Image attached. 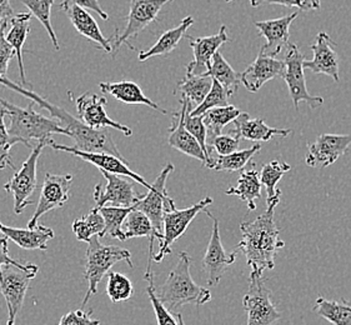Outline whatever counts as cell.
<instances>
[{
  "instance_id": "6da1fadb",
  "label": "cell",
  "mask_w": 351,
  "mask_h": 325,
  "mask_svg": "<svg viewBox=\"0 0 351 325\" xmlns=\"http://www.w3.org/2000/svg\"><path fill=\"white\" fill-rule=\"evenodd\" d=\"M275 209H267L256 219L240 224L241 241L237 250L245 255L246 263L252 269L250 274L261 276L265 270L275 268V256L285 247L280 239V230L275 224Z\"/></svg>"
},
{
  "instance_id": "7a4b0ae2",
  "label": "cell",
  "mask_w": 351,
  "mask_h": 325,
  "mask_svg": "<svg viewBox=\"0 0 351 325\" xmlns=\"http://www.w3.org/2000/svg\"><path fill=\"white\" fill-rule=\"evenodd\" d=\"M0 84L7 86L10 91L19 93L25 98L32 100L33 103L38 104L42 109L48 110L51 118L59 121L60 127L69 133V138L75 143L74 147L79 150L88 152V153H108L112 156L123 158L112 136L109 134L108 129H93L88 127L80 119L74 118L71 114L64 110L63 108L51 104L50 101L43 98L42 95L33 92L32 89L15 84L14 82H12L7 77L0 80Z\"/></svg>"
},
{
  "instance_id": "3957f363",
  "label": "cell",
  "mask_w": 351,
  "mask_h": 325,
  "mask_svg": "<svg viewBox=\"0 0 351 325\" xmlns=\"http://www.w3.org/2000/svg\"><path fill=\"white\" fill-rule=\"evenodd\" d=\"M0 106L5 108L9 117V134L15 144H24L30 147V142H49L53 134L69 136V133L60 127L59 121L54 118H45L42 114L36 113L34 106L27 108L10 104L7 100L0 98Z\"/></svg>"
},
{
  "instance_id": "277c9868",
  "label": "cell",
  "mask_w": 351,
  "mask_h": 325,
  "mask_svg": "<svg viewBox=\"0 0 351 325\" xmlns=\"http://www.w3.org/2000/svg\"><path fill=\"white\" fill-rule=\"evenodd\" d=\"M191 258L186 252L179 254L176 267L169 273L159 290L158 298L168 309H176L186 304H206L211 300L210 290L197 285L190 276Z\"/></svg>"
},
{
  "instance_id": "5b68a950",
  "label": "cell",
  "mask_w": 351,
  "mask_h": 325,
  "mask_svg": "<svg viewBox=\"0 0 351 325\" xmlns=\"http://www.w3.org/2000/svg\"><path fill=\"white\" fill-rule=\"evenodd\" d=\"M127 262L130 268H133L132 254L124 248L115 245H106L99 241V237H94L88 243V249L85 253V279L88 280V291L83 300V306L86 305L92 296L98 291L100 282L104 276L110 273V268L117 263Z\"/></svg>"
},
{
  "instance_id": "8992f818",
  "label": "cell",
  "mask_w": 351,
  "mask_h": 325,
  "mask_svg": "<svg viewBox=\"0 0 351 325\" xmlns=\"http://www.w3.org/2000/svg\"><path fill=\"white\" fill-rule=\"evenodd\" d=\"M39 268L32 263L21 265L5 264L0 268V293L8 306L7 325H15V319L23 306L29 289V283L36 278Z\"/></svg>"
},
{
  "instance_id": "52a82bcc",
  "label": "cell",
  "mask_w": 351,
  "mask_h": 325,
  "mask_svg": "<svg viewBox=\"0 0 351 325\" xmlns=\"http://www.w3.org/2000/svg\"><path fill=\"white\" fill-rule=\"evenodd\" d=\"M173 171L174 165L168 162L155 179L154 183L152 184V189L148 191V194L143 195V198L134 206L135 209L144 213L150 219L159 243L162 241L164 234V215L165 213L176 208V202L169 197L167 191V180Z\"/></svg>"
},
{
  "instance_id": "ba28073f",
  "label": "cell",
  "mask_w": 351,
  "mask_h": 325,
  "mask_svg": "<svg viewBox=\"0 0 351 325\" xmlns=\"http://www.w3.org/2000/svg\"><path fill=\"white\" fill-rule=\"evenodd\" d=\"M271 294L263 276L250 274L249 289L243 299V308L247 313L246 325H273L280 320V311L271 302Z\"/></svg>"
},
{
  "instance_id": "9c48e42d",
  "label": "cell",
  "mask_w": 351,
  "mask_h": 325,
  "mask_svg": "<svg viewBox=\"0 0 351 325\" xmlns=\"http://www.w3.org/2000/svg\"><path fill=\"white\" fill-rule=\"evenodd\" d=\"M45 147H48V143H38L32 150V154L29 156L28 159L21 164V169L15 171L13 178L4 185V189L14 198V213L18 215L24 212L28 205L33 203L30 200V195H33L38 186V162L42 156L43 149Z\"/></svg>"
},
{
  "instance_id": "30bf717a",
  "label": "cell",
  "mask_w": 351,
  "mask_h": 325,
  "mask_svg": "<svg viewBox=\"0 0 351 325\" xmlns=\"http://www.w3.org/2000/svg\"><path fill=\"white\" fill-rule=\"evenodd\" d=\"M213 204V199L210 197H205L197 204L191 205L186 209H176L165 213L164 215V234L162 241L159 243V252L154 254L153 261L156 263L162 262L167 255L171 253V245L179 238L183 237L186 232L188 226L191 221L197 218L200 212H205L208 206Z\"/></svg>"
},
{
  "instance_id": "8fae6325",
  "label": "cell",
  "mask_w": 351,
  "mask_h": 325,
  "mask_svg": "<svg viewBox=\"0 0 351 325\" xmlns=\"http://www.w3.org/2000/svg\"><path fill=\"white\" fill-rule=\"evenodd\" d=\"M205 214L213 220V230H211L210 241L206 248V252L204 255L203 270L206 274L208 285L215 287L220 283L221 278L225 273L229 270L232 264L237 261L238 250H234L232 253H228L224 249L220 238V230H219V220L211 215V213L206 209Z\"/></svg>"
},
{
  "instance_id": "7c38bea8",
  "label": "cell",
  "mask_w": 351,
  "mask_h": 325,
  "mask_svg": "<svg viewBox=\"0 0 351 325\" xmlns=\"http://www.w3.org/2000/svg\"><path fill=\"white\" fill-rule=\"evenodd\" d=\"M284 62L287 65V73H285L284 80L288 85L289 93L296 110H299V104L302 101L308 103V106L311 109L323 106V98L311 95L306 89V82L304 75L305 58L296 44H289L288 53Z\"/></svg>"
},
{
  "instance_id": "4fadbf2b",
  "label": "cell",
  "mask_w": 351,
  "mask_h": 325,
  "mask_svg": "<svg viewBox=\"0 0 351 325\" xmlns=\"http://www.w3.org/2000/svg\"><path fill=\"white\" fill-rule=\"evenodd\" d=\"M48 147L54 149L56 152H64V153H69L71 156H77L79 159L84 160V162H90L93 165H95L100 171H106L110 174L115 176H123V177L130 178L134 182L141 184L143 186H145L148 191L152 189V184H149L144 178L141 177L138 173H135L129 168V162L124 158L112 156L108 153H88V152H82L75 147H69V145H63V144H58L50 139L48 142Z\"/></svg>"
},
{
  "instance_id": "5bb4252c",
  "label": "cell",
  "mask_w": 351,
  "mask_h": 325,
  "mask_svg": "<svg viewBox=\"0 0 351 325\" xmlns=\"http://www.w3.org/2000/svg\"><path fill=\"white\" fill-rule=\"evenodd\" d=\"M73 183V176H56L48 173L43 182L40 198L36 205V212L32 219L29 220V229H36L39 226V219L44 214L59 209L71 198V185Z\"/></svg>"
},
{
  "instance_id": "9a60e30c",
  "label": "cell",
  "mask_w": 351,
  "mask_h": 325,
  "mask_svg": "<svg viewBox=\"0 0 351 325\" xmlns=\"http://www.w3.org/2000/svg\"><path fill=\"white\" fill-rule=\"evenodd\" d=\"M101 174L106 178V186L98 184L94 189V200L97 204L94 209H100L108 204L119 208H134L143 198L130 182L106 171H101Z\"/></svg>"
},
{
  "instance_id": "2e32d148",
  "label": "cell",
  "mask_w": 351,
  "mask_h": 325,
  "mask_svg": "<svg viewBox=\"0 0 351 325\" xmlns=\"http://www.w3.org/2000/svg\"><path fill=\"white\" fill-rule=\"evenodd\" d=\"M169 1L173 0H130V12L127 16V25L115 36V48H119L124 43L129 45L128 40L138 36L153 21H156L162 7L168 4Z\"/></svg>"
},
{
  "instance_id": "e0dca14e",
  "label": "cell",
  "mask_w": 351,
  "mask_h": 325,
  "mask_svg": "<svg viewBox=\"0 0 351 325\" xmlns=\"http://www.w3.org/2000/svg\"><path fill=\"white\" fill-rule=\"evenodd\" d=\"M351 145V134H320L309 144L305 162L311 168H328L344 156Z\"/></svg>"
},
{
  "instance_id": "ac0fdd59",
  "label": "cell",
  "mask_w": 351,
  "mask_h": 325,
  "mask_svg": "<svg viewBox=\"0 0 351 325\" xmlns=\"http://www.w3.org/2000/svg\"><path fill=\"white\" fill-rule=\"evenodd\" d=\"M108 100L95 93H84L77 99V113L80 115V121L93 129H108L112 128L121 132L125 136L133 134L130 128L112 121L106 114V106Z\"/></svg>"
},
{
  "instance_id": "d6986e66",
  "label": "cell",
  "mask_w": 351,
  "mask_h": 325,
  "mask_svg": "<svg viewBox=\"0 0 351 325\" xmlns=\"http://www.w3.org/2000/svg\"><path fill=\"white\" fill-rule=\"evenodd\" d=\"M285 73L287 65L284 60L269 57L260 50L256 59L240 74V79L249 92L256 93L269 80L284 79Z\"/></svg>"
},
{
  "instance_id": "ffe728a7",
  "label": "cell",
  "mask_w": 351,
  "mask_h": 325,
  "mask_svg": "<svg viewBox=\"0 0 351 325\" xmlns=\"http://www.w3.org/2000/svg\"><path fill=\"white\" fill-rule=\"evenodd\" d=\"M182 109L180 112L173 114V123L169 128V145L171 148L179 150L185 156H191L203 162V167L206 165V158L204 154L203 149L197 139L190 134L185 128V115L188 112H191V103L186 98H180Z\"/></svg>"
},
{
  "instance_id": "44dd1931",
  "label": "cell",
  "mask_w": 351,
  "mask_h": 325,
  "mask_svg": "<svg viewBox=\"0 0 351 325\" xmlns=\"http://www.w3.org/2000/svg\"><path fill=\"white\" fill-rule=\"evenodd\" d=\"M190 40V47L194 53V60L186 67V75H203L209 71L211 59L219 51V48L229 42L226 34V27L221 25L218 34L202 38L186 36Z\"/></svg>"
},
{
  "instance_id": "7402d4cb",
  "label": "cell",
  "mask_w": 351,
  "mask_h": 325,
  "mask_svg": "<svg viewBox=\"0 0 351 325\" xmlns=\"http://www.w3.org/2000/svg\"><path fill=\"white\" fill-rule=\"evenodd\" d=\"M299 14L300 10L294 12L293 14L285 15L279 19L255 21L254 25L259 30L260 36L267 39V44L260 50L264 51L269 57L275 58L278 54H280L281 50L289 45V28Z\"/></svg>"
},
{
  "instance_id": "603a6c76",
  "label": "cell",
  "mask_w": 351,
  "mask_h": 325,
  "mask_svg": "<svg viewBox=\"0 0 351 325\" xmlns=\"http://www.w3.org/2000/svg\"><path fill=\"white\" fill-rule=\"evenodd\" d=\"M332 43L328 33L320 32L316 36L315 43L311 45L314 58L304 62V69H309L315 74L329 75L335 82H339V57L337 51L331 48Z\"/></svg>"
},
{
  "instance_id": "cb8c5ba5",
  "label": "cell",
  "mask_w": 351,
  "mask_h": 325,
  "mask_svg": "<svg viewBox=\"0 0 351 325\" xmlns=\"http://www.w3.org/2000/svg\"><path fill=\"white\" fill-rule=\"evenodd\" d=\"M60 9L69 18L71 24L74 25V28L77 29V33L80 36H84L92 42L97 43L101 49L112 54V47L110 45V40L103 36L101 30L99 28L98 23L93 18L92 15L86 12V9L79 7L71 1H66V0L62 1Z\"/></svg>"
},
{
  "instance_id": "d4e9b609",
  "label": "cell",
  "mask_w": 351,
  "mask_h": 325,
  "mask_svg": "<svg viewBox=\"0 0 351 325\" xmlns=\"http://www.w3.org/2000/svg\"><path fill=\"white\" fill-rule=\"evenodd\" d=\"M232 129L230 133L238 136L240 141L245 139L250 142L264 143L269 142L274 136L285 138L293 130L291 129H279L267 125L265 121L260 118H250L247 113H241L239 117L232 121Z\"/></svg>"
},
{
  "instance_id": "484cf974",
  "label": "cell",
  "mask_w": 351,
  "mask_h": 325,
  "mask_svg": "<svg viewBox=\"0 0 351 325\" xmlns=\"http://www.w3.org/2000/svg\"><path fill=\"white\" fill-rule=\"evenodd\" d=\"M0 233L5 235L9 241L18 247L27 250H47L48 241L54 238V232L48 226H39L36 229H19L4 226L0 223Z\"/></svg>"
},
{
  "instance_id": "4316f807",
  "label": "cell",
  "mask_w": 351,
  "mask_h": 325,
  "mask_svg": "<svg viewBox=\"0 0 351 325\" xmlns=\"http://www.w3.org/2000/svg\"><path fill=\"white\" fill-rule=\"evenodd\" d=\"M100 91L104 94H109L115 99L119 100L129 106H147L162 114H168L165 109L149 99L141 91V86L134 82H104L99 84Z\"/></svg>"
},
{
  "instance_id": "83f0119b",
  "label": "cell",
  "mask_w": 351,
  "mask_h": 325,
  "mask_svg": "<svg viewBox=\"0 0 351 325\" xmlns=\"http://www.w3.org/2000/svg\"><path fill=\"white\" fill-rule=\"evenodd\" d=\"M123 234L124 239H132V238H143L148 237L150 239V245H149V262L148 268L145 274L152 273V261L154 258V241L156 239V233L152 221L144 213L134 208L132 212L128 214L127 219L123 224Z\"/></svg>"
},
{
  "instance_id": "f1b7e54d",
  "label": "cell",
  "mask_w": 351,
  "mask_h": 325,
  "mask_svg": "<svg viewBox=\"0 0 351 325\" xmlns=\"http://www.w3.org/2000/svg\"><path fill=\"white\" fill-rule=\"evenodd\" d=\"M194 24V18L186 16L180 24L176 28L169 29L165 33H162V36L158 39V42L154 45L147 50V51H141L139 53V62H145L150 58L165 57L170 54L173 50L176 49L180 40L186 36V30Z\"/></svg>"
},
{
  "instance_id": "f546056e",
  "label": "cell",
  "mask_w": 351,
  "mask_h": 325,
  "mask_svg": "<svg viewBox=\"0 0 351 325\" xmlns=\"http://www.w3.org/2000/svg\"><path fill=\"white\" fill-rule=\"evenodd\" d=\"M33 15L30 13H21V14L15 15L14 18L10 21L12 27L7 33V42L12 45V48L14 49L15 56L18 58V67L21 71V86L27 88L29 83L25 78V71H24V63H23V47L24 43L27 40L30 32V21H32Z\"/></svg>"
},
{
  "instance_id": "4dcf8cb0",
  "label": "cell",
  "mask_w": 351,
  "mask_h": 325,
  "mask_svg": "<svg viewBox=\"0 0 351 325\" xmlns=\"http://www.w3.org/2000/svg\"><path fill=\"white\" fill-rule=\"evenodd\" d=\"M261 185L259 173L255 169L246 170L241 171L237 186L229 188L225 194L238 197L245 202L247 209L253 212L256 209V202L261 198Z\"/></svg>"
},
{
  "instance_id": "1f68e13d",
  "label": "cell",
  "mask_w": 351,
  "mask_h": 325,
  "mask_svg": "<svg viewBox=\"0 0 351 325\" xmlns=\"http://www.w3.org/2000/svg\"><path fill=\"white\" fill-rule=\"evenodd\" d=\"M291 169V165L288 162L273 160L263 165L260 173V182L267 189V209H275L276 205L280 203L281 191L278 189V183L281 178Z\"/></svg>"
},
{
  "instance_id": "d6a6232c",
  "label": "cell",
  "mask_w": 351,
  "mask_h": 325,
  "mask_svg": "<svg viewBox=\"0 0 351 325\" xmlns=\"http://www.w3.org/2000/svg\"><path fill=\"white\" fill-rule=\"evenodd\" d=\"M203 75L218 80L219 83L226 89L230 98L234 94H237L241 84L239 73L232 69V65L225 60V58L221 56L220 51L213 57L209 71Z\"/></svg>"
},
{
  "instance_id": "836d02e7",
  "label": "cell",
  "mask_w": 351,
  "mask_h": 325,
  "mask_svg": "<svg viewBox=\"0 0 351 325\" xmlns=\"http://www.w3.org/2000/svg\"><path fill=\"white\" fill-rule=\"evenodd\" d=\"M213 85V78L205 75H185L176 86V91H180L182 98H186L194 104L195 108L203 103L209 94Z\"/></svg>"
},
{
  "instance_id": "e575fe53",
  "label": "cell",
  "mask_w": 351,
  "mask_h": 325,
  "mask_svg": "<svg viewBox=\"0 0 351 325\" xmlns=\"http://www.w3.org/2000/svg\"><path fill=\"white\" fill-rule=\"evenodd\" d=\"M241 114V110L237 106H229L214 108L209 112L204 114V124L208 130V135L213 138H217L219 135L223 134V129L228 124L235 121Z\"/></svg>"
},
{
  "instance_id": "d590c367",
  "label": "cell",
  "mask_w": 351,
  "mask_h": 325,
  "mask_svg": "<svg viewBox=\"0 0 351 325\" xmlns=\"http://www.w3.org/2000/svg\"><path fill=\"white\" fill-rule=\"evenodd\" d=\"M313 311L319 317L330 322L331 324L351 325V308L344 299L341 300V303H337L319 297L316 299Z\"/></svg>"
},
{
  "instance_id": "8d00e7d4",
  "label": "cell",
  "mask_w": 351,
  "mask_h": 325,
  "mask_svg": "<svg viewBox=\"0 0 351 325\" xmlns=\"http://www.w3.org/2000/svg\"><path fill=\"white\" fill-rule=\"evenodd\" d=\"M134 208H119V206H103L97 209L103 215L106 221V229L100 237H108L112 239H118L125 241L123 234V224L127 219L128 214L133 210Z\"/></svg>"
},
{
  "instance_id": "74e56055",
  "label": "cell",
  "mask_w": 351,
  "mask_h": 325,
  "mask_svg": "<svg viewBox=\"0 0 351 325\" xmlns=\"http://www.w3.org/2000/svg\"><path fill=\"white\" fill-rule=\"evenodd\" d=\"M106 229V221L103 215L97 209H93L83 218L74 220L73 233L75 234L77 241L89 243L94 237H100Z\"/></svg>"
},
{
  "instance_id": "f35d334b",
  "label": "cell",
  "mask_w": 351,
  "mask_h": 325,
  "mask_svg": "<svg viewBox=\"0 0 351 325\" xmlns=\"http://www.w3.org/2000/svg\"><path fill=\"white\" fill-rule=\"evenodd\" d=\"M261 150V144L255 143L252 148L238 150L229 156H219L217 160H213L209 169L215 171H239L247 165L255 154Z\"/></svg>"
},
{
  "instance_id": "ab89813d",
  "label": "cell",
  "mask_w": 351,
  "mask_h": 325,
  "mask_svg": "<svg viewBox=\"0 0 351 325\" xmlns=\"http://www.w3.org/2000/svg\"><path fill=\"white\" fill-rule=\"evenodd\" d=\"M21 3L28 8L30 10V14L36 16L38 21H40L43 27L48 32L50 39L53 42V45L56 50L60 49L59 42L56 36V32L51 27V21H50V15H51V7L54 4V0H21Z\"/></svg>"
},
{
  "instance_id": "60d3db41",
  "label": "cell",
  "mask_w": 351,
  "mask_h": 325,
  "mask_svg": "<svg viewBox=\"0 0 351 325\" xmlns=\"http://www.w3.org/2000/svg\"><path fill=\"white\" fill-rule=\"evenodd\" d=\"M106 293L112 303L125 302L134 296L133 283L127 276L117 272H110L108 274Z\"/></svg>"
},
{
  "instance_id": "b9f144b4",
  "label": "cell",
  "mask_w": 351,
  "mask_h": 325,
  "mask_svg": "<svg viewBox=\"0 0 351 325\" xmlns=\"http://www.w3.org/2000/svg\"><path fill=\"white\" fill-rule=\"evenodd\" d=\"M229 98H230V95L228 94L224 86L220 84L218 80L213 79L210 92L206 95V98L204 99L200 106H197V108H194L190 112V115L199 117V115H204L206 112H209L210 109H214V108L228 106H229Z\"/></svg>"
},
{
  "instance_id": "7bdbcfd3",
  "label": "cell",
  "mask_w": 351,
  "mask_h": 325,
  "mask_svg": "<svg viewBox=\"0 0 351 325\" xmlns=\"http://www.w3.org/2000/svg\"><path fill=\"white\" fill-rule=\"evenodd\" d=\"M185 128L189 132L190 134L193 135L197 139L200 147L203 149L204 154L206 158V165L205 168H209L213 162V159L210 158V150H209V145H208V130L204 124V115H199V117H193L190 115V110L185 115Z\"/></svg>"
},
{
  "instance_id": "ee69618b",
  "label": "cell",
  "mask_w": 351,
  "mask_h": 325,
  "mask_svg": "<svg viewBox=\"0 0 351 325\" xmlns=\"http://www.w3.org/2000/svg\"><path fill=\"white\" fill-rule=\"evenodd\" d=\"M144 279L148 280L149 285L148 288H147V291H148L150 303H152L153 309H154L158 325H179L178 319L174 318V315L169 311L168 308L159 300L158 294H156V290H155L154 276H153V273L145 274Z\"/></svg>"
},
{
  "instance_id": "f6af8a7d",
  "label": "cell",
  "mask_w": 351,
  "mask_h": 325,
  "mask_svg": "<svg viewBox=\"0 0 351 325\" xmlns=\"http://www.w3.org/2000/svg\"><path fill=\"white\" fill-rule=\"evenodd\" d=\"M5 115L7 110L5 108H0V170L5 169V168H12L15 169L12 160V154L10 150L14 147L15 142L12 139V136L9 134L7 124H5Z\"/></svg>"
},
{
  "instance_id": "bcb514c9",
  "label": "cell",
  "mask_w": 351,
  "mask_h": 325,
  "mask_svg": "<svg viewBox=\"0 0 351 325\" xmlns=\"http://www.w3.org/2000/svg\"><path fill=\"white\" fill-rule=\"evenodd\" d=\"M249 1L253 8L274 4V5H284L288 8H298L300 12L317 10L322 4L320 0H249Z\"/></svg>"
},
{
  "instance_id": "7dc6e473",
  "label": "cell",
  "mask_w": 351,
  "mask_h": 325,
  "mask_svg": "<svg viewBox=\"0 0 351 325\" xmlns=\"http://www.w3.org/2000/svg\"><path fill=\"white\" fill-rule=\"evenodd\" d=\"M211 148L214 149L219 156H229L238 152L240 145V139L235 135L221 134L210 139Z\"/></svg>"
},
{
  "instance_id": "c3c4849f",
  "label": "cell",
  "mask_w": 351,
  "mask_h": 325,
  "mask_svg": "<svg viewBox=\"0 0 351 325\" xmlns=\"http://www.w3.org/2000/svg\"><path fill=\"white\" fill-rule=\"evenodd\" d=\"M9 23H1L0 24V80L5 78L8 71V64L14 57V49L12 45L7 42L5 32H7Z\"/></svg>"
},
{
  "instance_id": "681fc988",
  "label": "cell",
  "mask_w": 351,
  "mask_h": 325,
  "mask_svg": "<svg viewBox=\"0 0 351 325\" xmlns=\"http://www.w3.org/2000/svg\"><path fill=\"white\" fill-rule=\"evenodd\" d=\"M93 311H84L83 309L71 311L63 315L59 325H99L100 320L92 318Z\"/></svg>"
},
{
  "instance_id": "f907efd6",
  "label": "cell",
  "mask_w": 351,
  "mask_h": 325,
  "mask_svg": "<svg viewBox=\"0 0 351 325\" xmlns=\"http://www.w3.org/2000/svg\"><path fill=\"white\" fill-rule=\"evenodd\" d=\"M66 1L74 3V4L84 8V9H90L93 12H95L103 21L109 19V15L103 8L100 7L98 0H66Z\"/></svg>"
},
{
  "instance_id": "816d5d0a",
  "label": "cell",
  "mask_w": 351,
  "mask_h": 325,
  "mask_svg": "<svg viewBox=\"0 0 351 325\" xmlns=\"http://www.w3.org/2000/svg\"><path fill=\"white\" fill-rule=\"evenodd\" d=\"M8 239L5 235L0 233V268L5 264H13V265H21L23 262H18L10 258L9 255V249H8Z\"/></svg>"
},
{
  "instance_id": "f5cc1de1",
  "label": "cell",
  "mask_w": 351,
  "mask_h": 325,
  "mask_svg": "<svg viewBox=\"0 0 351 325\" xmlns=\"http://www.w3.org/2000/svg\"><path fill=\"white\" fill-rule=\"evenodd\" d=\"M15 15L14 9L10 5V0H0V24L10 23Z\"/></svg>"
},
{
  "instance_id": "db71d44e",
  "label": "cell",
  "mask_w": 351,
  "mask_h": 325,
  "mask_svg": "<svg viewBox=\"0 0 351 325\" xmlns=\"http://www.w3.org/2000/svg\"><path fill=\"white\" fill-rule=\"evenodd\" d=\"M176 319H178V323H179V325H185V323H184L183 315H182L180 313H178V314H176Z\"/></svg>"
},
{
  "instance_id": "11a10c76",
  "label": "cell",
  "mask_w": 351,
  "mask_h": 325,
  "mask_svg": "<svg viewBox=\"0 0 351 325\" xmlns=\"http://www.w3.org/2000/svg\"><path fill=\"white\" fill-rule=\"evenodd\" d=\"M346 303H348V305L351 308V302H348V300H346Z\"/></svg>"
},
{
  "instance_id": "9f6ffc18",
  "label": "cell",
  "mask_w": 351,
  "mask_h": 325,
  "mask_svg": "<svg viewBox=\"0 0 351 325\" xmlns=\"http://www.w3.org/2000/svg\"><path fill=\"white\" fill-rule=\"evenodd\" d=\"M225 1H226V3H230V1H232V0H225Z\"/></svg>"
}]
</instances>
